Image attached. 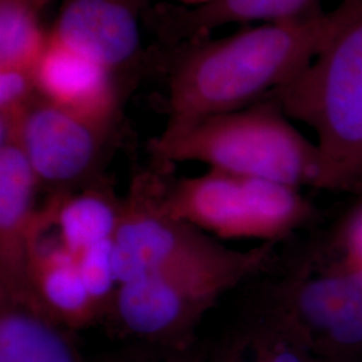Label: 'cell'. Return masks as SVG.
Segmentation results:
<instances>
[{
  "instance_id": "1",
  "label": "cell",
  "mask_w": 362,
  "mask_h": 362,
  "mask_svg": "<svg viewBox=\"0 0 362 362\" xmlns=\"http://www.w3.org/2000/svg\"><path fill=\"white\" fill-rule=\"evenodd\" d=\"M332 11L263 23L182 47L168 85L167 125L257 104L290 83L320 50Z\"/></svg>"
},
{
  "instance_id": "2",
  "label": "cell",
  "mask_w": 362,
  "mask_h": 362,
  "mask_svg": "<svg viewBox=\"0 0 362 362\" xmlns=\"http://www.w3.org/2000/svg\"><path fill=\"white\" fill-rule=\"evenodd\" d=\"M269 98L315 133L317 188L362 192V0H344L332 11L310 64Z\"/></svg>"
},
{
  "instance_id": "3",
  "label": "cell",
  "mask_w": 362,
  "mask_h": 362,
  "mask_svg": "<svg viewBox=\"0 0 362 362\" xmlns=\"http://www.w3.org/2000/svg\"><path fill=\"white\" fill-rule=\"evenodd\" d=\"M156 165L196 161L224 173L317 188L320 155L282 107L266 98L245 109L167 125L148 143Z\"/></svg>"
},
{
  "instance_id": "4",
  "label": "cell",
  "mask_w": 362,
  "mask_h": 362,
  "mask_svg": "<svg viewBox=\"0 0 362 362\" xmlns=\"http://www.w3.org/2000/svg\"><path fill=\"white\" fill-rule=\"evenodd\" d=\"M260 279L315 357L362 360V264L329 236L278 251Z\"/></svg>"
},
{
  "instance_id": "5",
  "label": "cell",
  "mask_w": 362,
  "mask_h": 362,
  "mask_svg": "<svg viewBox=\"0 0 362 362\" xmlns=\"http://www.w3.org/2000/svg\"><path fill=\"white\" fill-rule=\"evenodd\" d=\"M155 191L164 214L226 239L281 243L309 227L318 214L299 188L215 169L175 181L156 172Z\"/></svg>"
},
{
  "instance_id": "6",
  "label": "cell",
  "mask_w": 362,
  "mask_h": 362,
  "mask_svg": "<svg viewBox=\"0 0 362 362\" xmlns=\"http://www.w3.org/2000/svg\"><path fill=\"white\" fill-rule=\"evenodd\" d=\"M276 251V243H264L258 255L240 264L145 274L119 285L106 315L124 336L143 345L187 350L194 345L196 327L206 314L227 294L266 270Z\"/></svg>"
},
{
  "instance_id": "7",
  "label": "cell",
  "mask_w": 362,
  "mask_h": 362,
  "mask_svg": "<svg viewBox=\"0 0 362 362\" xmlns=\"http://www.w3.org/2000/svg\"><path fill=\"white\" fill-rule=\"evenodd\" d=\"M115 240V267L119 285L145 274L228 267L247 262L260 246L233 250L194 226L164 214L156 199L155 172L133 181Z\"/></svg>"
},
{
  "instance_id": "8",
  "label": "cell",
  "mask_w": 362,
  "mask_h": 362,
  "mask_svg": "<svg viewBox=\"0 0 362 362\" xmlns=\"http://www.w3.org/2000/svg\"><path fill=\"white\" fill-rule=\"evenodd\" d=\"M117 122L78 115L38 97L21 121L22 145L40 185L52 194L81 189L98 176Z\"/></svg>"
},
{
  "instance_id": "9",
  "label": "cell",
  "mask_w": 362,
  "mask_h": 362,
  "mask_svg": "<svg viewBox=\"0 0 362 362\" xmlns=\"http://www.w3.org/2000/svg\"><path fill=\"white\" fill-rule=\"evenodd\" d=\"M245 284L236 317L203 345L188 348L192 362H314V354L274 302L260 276Z\"/></svg>"
},
{
  "instance_id": "10",
  "label": "cell",
  "mask_w": 362,
  "mask_h": 362,
  "mask_svg": "<svg viewBox=\"0 0 362 362\" xmlns=\"http://www.w3.org/2000/svg\"><path fill=\"white\" fill-rule=\"evenodd\" d=\"M141 13L130 0H65L49 35L117 76L141 58Z\"/></svg>"
},
{
  "instance_id": "11",
  "label": "cell",
  "mask_w": 362,
  "mask_h": 362,
  "mask_svg": "<svg viewBox=\"0 0 362 362\" xmlns=\"http://www.w3.org/2000/svg\"><path fill=\"white\" fill-rule=\"evenodd\" d=\"M39 185L19 140L0 143V297L31 296L27 266L38 220Z\"/></svg>"
},
{
  "instance_id": "12",
  "label": "cell",
  "mask_w": 362,
  "mask_h": 362,
  "mask_svg": "<svg viewBox=\"0 0 362 362\" xmlns=\"http://www.w3.org/2000/svg\"><path fill=\"white\" fill-rule=\"evenodd\" d=\"M320 3L321 0H212L185 7L161 1L144 13L164 45L185 47L209 38L220 27L298 19L322 10Z\"/></svg>"
},
{
  "instance_id": "13",
  "label": "cell",
  "mask_w": 362,
  "mask_h": 362,
  "mask_svg": "<svg viewBox=\"0 0 362 362\" xmlns=\"http://www.w3.org/2000/svg\"><path fill=\"white\" fill-rule=\"evenodd\" d=\"M34 73L42 98L82 116L105 122L118 121L117 76L50 35Z\"/></svg>"
},
{
  "instance_id": "14",
  "label": "cell",
  "mask_w": 362,
  "mask_h": 362,
  "mask_svg": "<svg viewBox=\"0 0 362 362\" xmlns=\"http://www.w3.org/2000/svg\"><path fill=\"white\" fill-rule=\"evenodd\" d=\"M27 282L33 299L58 324L79 329L101 318L78 267L77 257L39 235L33 239Z\"/></svg>"
},
{
  "instance_id": "15",
  "label": "cell",
  "mask_w": 362,
  "mask_h": 362,
  "mask_svg": "<svg viewBox=\"0 0 362 362\" xmlns=\"http://www.w3.org/2000/svg\"><path fill=\"white\" fill-rule=\"evenodd\" d=\"M45 207L61 246L78 255L115 238L124 200H119L110 184L101 177L77 191L52 194Z\"/></svg>"
},
{
  "instance_id": "16",
  "label": "cell",
  "mask_w": 362,
  "mask_h": 362,
  "mask_svg": "<svg viewBox=\"0 0 362 362\" xmlns=\"http://www.w3.org/2000/svg\"><path fill=\"white\" fill-rule=\"evenodd\" d=\"M61 324L30 297H0V362H81Z\"/></svg>"
},
{
  "instance_id": "17",
  "label": "cell",
  "mask_w": 362,
  "mask_h": 362,
  "mask_svg": "<svg viewBox=\"0 0 362 362\" xmlns=\"http://www.w3.org/2000/svg\"><path fill=\"white\" fill-rule=\"evenodd\" d=\"M39 13L27 0H0V67H35L49 42Z\"/></svg>"
},
{
  "instance_id": "18",
  "label": "cell",
  "mask_w": 362,
  "mask_h": 362,
  "mask_svg": "<svg viewBox=\"0 0 362 362\" xmlns=\"http://www.w3.org/2000/svg\"><path fill=\"white\" fill-rule=\"evenodd\" d=\"M76 257L89 296L100 315H106L119 287L115 267V240L100 242Z\"/></svg>"
},
{
  "instance_id": "19",
  "label": "cell",
  "mask_w": 362,
  "mask_h": 362,
  "mask_svg": "<svg viewBox=\"0 0 362 362\" xmlns=\"http://www.w3.org/2000/svg\"><path fill=\"white\" fill-rule=\"evenodd\" d=\"M37 97L34 69L0 67V116H23Z\"/></svg>"
},
{
  "instance_id": "20",
  "label": "cell",
  "mask_w": 362,
  "mask_h": 362,
  "mask_svg": "<svg viewBox=\"0 0 362 362\" xmlns=\"http://www.w3.org/2000/svg\"><path fill=\"white\" fill-rule=\"evenodd\" d=\"M329 238L342 255L362 264V200Z\"/></svg>"
},
{
  "instance_id": "21",
  "label": "cell",
  "mask_w": 362,
  "mask_h": 362,
  "mask_svg": "<svg viewBox=\"0 0 362 362\" xmlns=\"http://www.w3.org/2000/svg\"><path fill=\"white\" fill-rule=\"evenodd\" d=\"M107 362H192V360L188 350L165 349L143 345L139 349H130L115 356L113 360Z\"/></svg>"
},
{
  "instance_id": "22",
  "label": "cell",
  "mask_w": 362,
  "mask_h": 362,
  "mask_svg": "<svg viewBox=\"0 0 362 362\" xmlns=\"http://www.w3.org/2000/svg\"><path fill=\"white\" fill-rule=\"evenodd\" d=\"M161 1H168L173 4H179V6H185V7H194V6H202V4H207L212 0H161Z\"/></svg>"
},
{
  "instance_id": "23",
  "label": "cell",
  "mask_w": 362,
  "mask_h": 362,
  "mask_svg": "<svg viewBox=\"0 0 362 362\" xmlns=\"http://www.w3.org/2000/svg\"><path fill=\"white\" fill-rule=\"evenodd\" d=\"M314 362H362V360H351V358H326V357H314Z\"/></svg>"
},
{
  "instance_id": "24",
  "label": "cell",
  "mask_w": 362,
  "mask_h": 362,
  "mask_svg": "<svg viewBox=\"0 0 362 362\" xmlns=\"http://www.w3.org/2000/svg\"><path fill=\"white\" fill-rule=\"evenodd\" d=\"M130 1L136 6V8H139L141 13H145L149 8L151 0H130Z\"/></svg>"
},
{
  "instance_id": "25",
  "label": "cell",
  "mask_w": 362,
  "mask_h": 362,
  "mask_svg": "<svg viewBox=\"0 0 362 362\" xmlns=\"http://www.w3.org/2000/svg\"><path fill=\"white\" fill-rule=\"evenodd\" d=\"M28 3H31L34 7H37L39 11H42L46 6H47V3L50 1V0H27Z\"/></svg>"
}]
</instances>
